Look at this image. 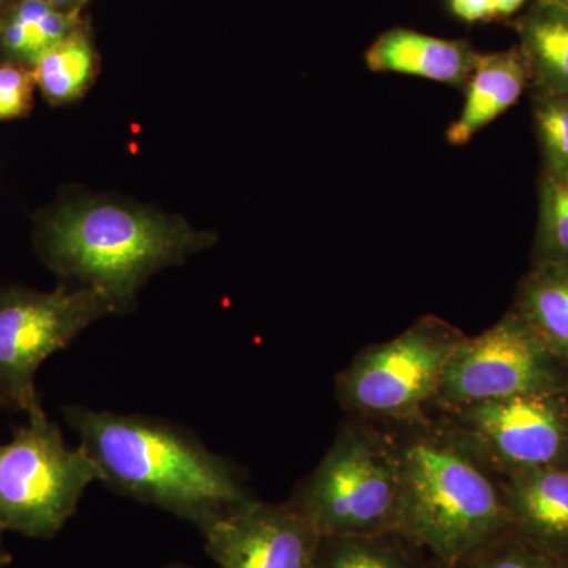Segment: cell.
<instances>
[{
    "instance_id": "1",
    "label": "cell",
    "mask_w": 568,
    "mask_h": 568,
    "mask_svg": "<svg viewBox=\"0 0 568 568\" xmlns=\"http://www.w3.org/2000/svg\"><path fill=\"white\" fill-rule=\"evenodd\" d=\"M111 491L162 508L203 530L215 519L252 503L239 467L209 450L189 429L162 418L63 407Z\"/></svg>"
},
{
    "instance_id": "2",
    "label": "cell",
    "mask_w": 568,
    "mask_h": 568,
    "mask_svg": "<svg viewBox=\"0 0 568 568\" xmlns=\"http://www.w3.org/2000/svg\"><path fill=\"white\" fill-rule=\"evenodd\" d=\"M37 250L54 274L100 295L112 315L134 308L153 275L216 244L181 216L123 201L71 200L40 220Z\"/></svg>"
},
{
    "instance_id": "3",
    "label": "cell",
    "mask_w": 568,
    "mask_h": 568,
    "mask_svg": "<svg viewBox=\"0 0 568 568\" xmlns=\"http://www.w3.org/2000/svg\"><path fill=\"white\" fill-rule=\"evenodd\" d=\"M395 443L402 480L396 534L455 568L510 530L503 478L446 425Z\"/></svg>"
},
{
    "instance_id": "4",
    "label": "cell",
    "mask_w": 568,
    "mask_h": 568,
    "mask_svg": "<svg viewBox=\"0 0 568 568\" xmlns=\"http://www.w3.org/2000/svg\"><path fill=\"white\" fill-rule=\"evenodd\" d=\"M399 487L395 439L369 425L349 424L287 504L321 537L395 532Z\"/></svg>"
},
{
    "instance_id": "5",
    "label": "cell",
    "mask_w": 568,
    "mask_h": 568,
    "mask_svg": "<svg viewBox=\"0 0 568 568\" xmlns=\"http://www.w3.org/2000/svg\"><path fill=\"white\" fill-rule=\"evenodd\" d=\"M100 470L84 448H69L43 407L0 446V526L33 538L61 532Z\"/></svg>"
},
{
    "instance_id": "6",
    "label": "cell",
    "mask_w": 568,
    "mask_h": 568,
    "mask_svg": "<svg viewBox=\"0 0 568 568\" xmlns=\"http://www.w3.org/2000/svg\"><path fill=\"white\" fill-rule=\"evenodd\" d=\"M463 336L435 316L355 355L336 377L339 406L364 418L416 422L439 394L448 358Z\"/></svg>"
},
{
    "instance_id": "7",
    "label": "cell",
    "mask_w": 568,
    "mask_h": 568,
    "mask_svg": "<svg viewBox=\"0 0 568 568\" xmlns=\"http://www.w3.org/2000/svg\"><path fill=\"white\" fill-rule=\"evenodd\" d=\"M108 315L110 306L88 287L0 290V406L26 414L40 409V366Z\"/></svg>"
},
{
    "instance_id": "8",
    "label": "cell",
    "mask_w": 568,
    "mask_h": 568,
    "mask_svg": "<svg viewBox=\"0 0 568 568\" xmlns=\"http://www.w3.org/2000/svg\"><path fill=\"white\" fill-rule=\"evenodd\" d=\"M528 394H568V365L511 308L488 331L463 336L448 358L435 405L447 409Z\"/></svg>"
},
{
    "instance_id": "9",
    "label": "cell",
    "mask_w": 568,
    "mask_h": 568,
    "mask_svg": "<svg viewBox=\"0 0 568 568\" xmlns=\"http://www.w3.org/2000/svg\"><path fill=\"white\" fill-rule=\"evenodd\" d=\"M447 428L500 477L568 465V394H528L447 407Z\"/></svg>"
},
{
    "instance_id": "10",
    "label": "cell",
    "mask_w": 568,
    "mask_h": 568,
    "mask_svg": "<svg viewBox=\"0 0 568 568\" xmlns=\"http://www.w3.org/2000/svg\"><path fill=\"white\" fill-rule=\"evenodd\" d=\"M201 534L220 568H320V532L290 504L254 499Z\"/></svg>"
},
{
    "instance_id": "11",
    "label": "cell",
    "mask_w": 568,
    "mask_h": 568,
    "mask_svg": "<svg viewBox=\"0 0 568 568\" xmlns=\"http://www.w3.org/2000/svg\"><path fill=\"white\" fill-rule=\"evenodd\" d=\"M500 478L511 532L568 566V465Z\"/></svg>"
},
{
    "instance_id": "12",
    "label": "cell",
    "mask_w": 568,
    "mask_h": 568,
    "mask_svg": "<svg viewBox=\"0 0 568 568\" xmlns=\"http://www.w3.org/2000/svg\"><path fill=\"white\" fill-rule=\"evenodd\" d=\"M478 52L467 41L439 39L410 29L381 33L365 54L376 73H399L463 88Z\"/></svg>"
},
{
    "instance_id": "13",
    "label": "cell",
    "mask_w": 568,
    "mask_h": 568,
    "mask_svg": "<svg viewBox=\"0 0 568 568\" xmlns=\"http://www.w3.org/2000/svg\"><path fill=\"white\" fill-rule=\"evenodd\" d=\"M529 71L519 50L478 54L466 82V100L457 121L447 130V141L465 145L521 99Z\"/></svg>"
},
{
    "instance_id": "14",
    "label": "cell",
    "mask_w": 568,
    "mask_h": 568,
    "mask_svg": "<svg viewBox=\"0 0 568 568\" xmlns=\"http://www.w3.org/2000/svg\"><path fill=\"white\" fill-rule=\"evenodd\" d=\"M515 29L536 93L568 95V6L536 0Z\"/></svg>"
},
{
    "instance_id": "15",
    "label": "cell",
    "mask_w": 568,
    "mask_h": 568,
    "mask_svg": "<svg viewBox=\"0 0 568 568\" xmlns=\"http://www.w3.org/2000/svg\"><path fill=\"white\" fill-rule=\"evenodd\" d=\"M514 308L568 365V264L534 263Z\"/></svg>"
},
{
    "instance_id": "16",
    "label": "cell",
    "mask_w": 568,
    "mask_h": 568,
    "mask_svg": "<svg viewBox=\"0 0 568 568\" xmlns=\"http://www.w3.org/2000/svg\"><path fill=\"white\" fill-rule=\"evenodd\" d=\"M77 31V13L43 0H21L0 29V47L13 61L32 69L48 50Z\"/></svg>"
},
{
    "instance_id": "17",
    "label": "cell",
    "mask_w": 568,
    "mask_h": 568,
    "mask_svg": "<svg viewBox=\"0 0 568 568\" xmlns=\"http://www.w3.org/2000/svg\"><path fill=\"white\" fill-rule=\"evenodd\" d=\"M97 58L91 41L80 31L52 47L32 67L41 95L52 104L78 102L91 89Z\"/></svg>"
},
{
    "instance_id": "18",
    "label": "cell",
    "mask_w": 568,
    "mask_h": 568,
    "mask_svg": "<svg viewBox=\"0 0 568 568\" xmlns=\"http://www.w3.org/2000/svg\"><path fill=\"white\" fill-rule=\"evenodd\" d=\"M405 537L396 532L321 537L320 568H420Z\"/></svg>"
},
{
    "instance_id": "19",
    "label": "cell",
    "mask_w": 568,
    "mask_h": 568,
    "mask_svg": "<svg viewBox=\"0 0 568 568\" xmlns=\"http://www.w3.org/2000/svg\"><path fill=\"white\" fill-rule=\"evenodd\" d=\"M534 263L568 264V174H544Z\"/></svg>"
},
{
    "instance_id": "20",
    "label": "cell",
    "mask_w": 568,
    "mask_h": 568,
    "mask_svg": "<svg viewBox=\"0 0 568 568\" xmlns=\"http://www.w3.org/2000/svg\"><path fill=\"white\" fill-rule=\"evenodd\" d=\"M534 123L544 156V174H568V95L536 93Z\"/></svg>"
},
{
    "instance_id": "21",
    "label": "cell",
    "mask_w": 568,
    "mask_h": 568,
    "mask_svg": "<svg viewBox=\"0 0 568 568\" xmlns=\"http://www.w3.org/2000/svg\"><path fill=\"white\" fill-rule=\"evenodd\" d=\"M455 568H568V566L508 530Z\"/></svg>"
},
{
    "instance_id": "22",
    "label": "cell",
    "mask_w": 568,
    "mask_h": 568,
    "mask_svg": "<svg viewBox=\"0 0 568 568\" xmlns=\"http://www.w3.org/2000/svg\"><path fill=\"white\" fill-rule=\"evenodd\" d=\"M36 88L32 69L17 62L0 63V121L28 115Z\"/></svg>"
},
{
    "instance_id": "23",
    "label": "cell",
    "mask_w": 568,
    "mask_h": 568,
    "mask_svg": "<svg viewBox=\"0 0 568 568\" xmlns=\"http://www.w3.org/2000/svg\"><path fill=\"white\" fill-rule=\"evenodd\" d=\"M450 9L466 22L489 21L496 18L493 0H448Z\"/></svg>"
},
{
    "instance_id": "24",
    "label": "cell",
    "mask_w": 568,
    "mask_h": 568,
    "mask_svg": "<svg viewBox=\"0 0 568 568\" xmlns=\"http://www.w3.org/2000/svg\"><path fill=\"white\" fill-rule=\"evenodd\" d=\"M495 2V13L497 17H510L515 11L521 9L526 0H493Z\"/></svg>"
},
{
    "instance_id": "25",
    "label": "cell",
    "mask_w": 568,
    "mask_h": 568,
    "mask_svg": "<svg viewBox=\"0 0 568 568\" xmlns=\"http://www.w3.org/2000/svg\"><path fill=\"white\" fill-rule=\"evenodd\" d=\"M3 530L2 526H0V568H6L11 562L10 552L7 551L6 545H3Z\"/></svg>"
},
{
    "instance_id": "26",
    "label": "cell",
    "mask_w": 568,
    "mask_h": 568,
    "mask_svg": "<svg viewBox=\"0 0 568 568\" xmlns=\"http://www.w3.org/2000/svg\"><path fill=\"white\" fill-rule=\"evenodd\" d=\"M43 2L50 3V6L54 7V9L63 10L65 7L74 3V0H43Z\"/></svg>"
},
{
    "instance_id": "27",
    "label": "cell",
    "mask_w": 568,
    "mask_h": 568,
    "mask_svg": "<svg viewBox=\"0 0 568 568\" xmlns=\"http://www.w3.org/2000/svg\"><path fill=\"white\" fill-rule=\"evenodd\" d=\"M164 568H193V567L183 566V564H171V566H168Z\"/></svg>"
}]
</instances>
